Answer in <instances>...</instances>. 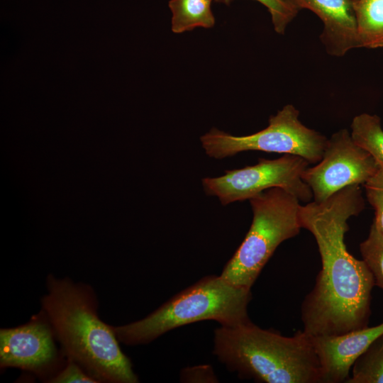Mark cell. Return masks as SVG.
Returning <instances> with one entry per match:
<instances>
[{"mask_svg":"<svg viewBox=\"0 0 383 383\" xmlns=\"http://www.w3.org/2000/svg\"><path fill=\"white\" fill-rule=\"evenodd\" d=\"M364 208L359 185L346 187L323 201L300 205L301 226L313 235L322 264L301 305L303 331L309 335H337L368 326L374 279L345 243L348 220Z\"/></svg>","mask_w":383,"mask_h":383,"instance_id":"obj_1","label":"cell"},{"mask_svg":"<svg viewBox=\"0 0 383 383\" xmlns=\"http://www.w3.org/2000/svg\"><path fill=\"white\" fill-rule=\"evenodd\" d=\"M46 284L48 293L41 299V309L66 357L77 362L98 382H138L113 326L98 315L94 289L88 284L52 274L48 275Z\"/></svg>","mask_w":383,"mask_h":383,"instance_id":"obj_2","label":"cell"},{"mask_svg":"<svg viewBox=\"0 0 383 383\" xmlns=\"http://www.w3.org/2000/svg\"><path fill=\"white\" fill-rule=\"evenodd\" d=\"M213 353L243 378L265 383H322L313 337L303 330L284 336L251 321L216 328Z\"/></svg>","mask_w":383,"mask_h":383,"instance_id":"obj_3","label":"cell"},{"mask_svg":"<svg viewBox=\"0 0 383 383\" xmlns=\"http://www.w3.org/2000/svg\"><path fill=\"white\" fill-rule=\"evenodd\" d=\"M250 289L236 287L221 276L206 277L171 298L146 317L113 326L120 343L128 345L147 344L164 333L205 320L223 326L250 322L248 305Z\"/></svg>","mask_w":383,"mask_h":383,"instance_id":"obj_4","label":"cell"},{"mask_svg":"<svg viewBox=\"0 0 383 383\" xmlns=\"http://www.w3.org/2000/svg\"><path fill=\"white\" fill-rule=\"evenodd\" d=\"M253 217L243 241L225 265L221 277L250 289L277 248L299 234V200L283 189H268L249 199Z\"/></svg>","mask_w":383,"mask_h":383,"instance_id":"obj_5","label":"cell"},{"mask_svg":"<svg viewBox=\"0 0 383 383\" xmlns=\"http://www.w3.org/2000/svg\"><path fill=\"white\" fill-rule=\"evenodd\" d=\"M299 116V111L287 104L270 116L267 127L255 133L235 136L214 128L200 141L206 154L215 159L255 150L298 155L316 164L323 157L328 139L305 126Z\"/></svg>","mask_w":383,"mask_h":383,"instance_id":"obj_6","label":"cell"},{"mask_svg":"<svg viewBox=\"0 0 383 383\" xmlns=\"http://www.w3.org/2000/svg\"><path fill=\"white\" fill-rule=\"evenodd\" d=\"M310 163L304 158L285 154L274 160L259 159L252 166L226 170L218 177H206L201 181L207 195L216 196L222 205L250 199L270 188L278 187L304 203L313 199L302 174Z\"/></svg>","mask_w":383,"mask_h":383,"instance_id":"obj_7","label":"cell"},{"mask_svg":"<svg viewBox=\"0 0 383 383\" xmlns=\"http://www.w3.org/2000/svg\"><path fill=\"white\" fill-rule=\"evenodd\" d=\"M57 342L54 329L41 309L24 324L1 328L0 368L21 369L49 382L67 360Z\"/></svg>","mask_w":383,"mask_h":383,"instance_id":"obj_8","label":"cell"},{"mask_svg":"<svg viewBox=\"0 0 383 383\" xmlns=\"http://www.w3.org/2000/svg\"><path fill=\"white\" fill-rule=\"evenodd\" d=\"M379 168L348 130L341 129L328 140L321 160L308 167L301 177L311 189L313 201L321 202L346 187L365 185Z\"/></svg>","mask_w":383,"mask_h":383,"instance_id":"obj_9","label":"cell"},{"mask_svg":"<svg viewBox=\"0 0 383 383\" xmlns=\"http://www.w3.org/2000/svg\"><path fill=\"white\" fill-rule=\"evenodd\" d=\"M383 333V323L337 335L312 336L322 383L346 382L355 360Z\"/></svg>","mask_w":383,"mask_h":383,"instance_id":"obj_10","label":"cell"},{"mask_svg":"<svg viewBox=\"0 0 383 383\" xmlns=\"http://www.w3.org/2000/svg\"><path fill=\"white\" fill-rule=\"evenodd\" d=\"M297 9L313 12L323 22L320 35L326 52L342 57L359 48L357 21L353 0H284Z\"/></svg>","mask_w":383,"mask_h":383,"instance_id":"obj_11","label":"cell"},{"mask_svg":"<svg viewBox=\"0 0 383 383\" xmlns=\"http://www.w3.org/2000/svg\"><path fill=\"white\" fill-rule=\"evenodd\" d=\"M359 48H383V0L354 1Z\"/></svg>","mask_w":383,"mask_h":383,"instance_id":"obj_12","label":"cell"},{"mask_svg":"<svg viewBox=\"0 0 383 383\" xmlns=\"http://www.w3.org/2000/svg\"><path fill=\"white\" fill-rule=\"evenodd\" d=\"M213 0H170L172 30L174 33L192 30L201 27L214 26L215 18L211 11Z\"/></svg>","mask_w":383,"mask_h":383,"instance_id":"obj_13","label":"cell"},{"mask_svg":"<svg viewBox=\"0 0 383 383\" xmlns=\"http://www.w3.org/2000/svg\"><path fill=\"white\" fill-rule=\"evenodd\" d=\"M350 128L353 140L369 152L383 170V129L380 118L363 113L353 118Z\"/></svg>","mask_w":383,"mask_h":383,"instance_id":"obj_14","label":"cell"},{"mask_svg":"<svg viewBox=\"0 0 383 383\" xmlns=\"http://www.w3.org/2000/svg\"><path fill=\"white\" fill-rule=\"evenodd\" d=\"M346 383H383V333L355 360Z\"/></svg>","mask_w":383,"mask_h":383,"instance_id":"obj_15","label":"cell"},{"mask_svg":"<svg viewBox=\"0 0 383 383\" xmlns=\"http://www.w3.org/2000/svg\"><path fill=\"white\" fill-rule=\"evenodd\" d=\"M360 250L372 274L375 285L383 290V237L373 223L367 238L360 245Z\"/></svg>","mask_w":383,"mask_h":383,"instance_id":"obj_16","label":"cell"},{"mask_svg":"<svg viewBox=\"0 0 383 383\" xmlns=\"http://www.w3.org/2000/svg\"><path fill=\"white\" fill-rule=\"evenodd\" d=\"M217 2L228 4L233 0H214ZM269 11L273 26L276 32L283 34L289 23L294 19L298 9L284 0H255Z\"/></svg>","mask_w":383,"mask_h":383,"instance_id":"obj_17","label":"cell"},{"mask_svg":"<svg viewBox=\"0 0 383 383\" xmlns=\"http://www.w3.org/2000/svg\"><path fill=\"white\" fill-rule=\"evenodd\" d=\"M364 186L367 201L374 210L372 223L383 237V170L379 167Z\"/></svg>","mask_w":383,"mask_h":383,"instance_id":"obj_18","label":"cell"},{"mask_svg":"<svg viewBox=\"0 0 383 383\" xmlns=\"http://www.w3.org/2000/svg\"><path fill=\"white\" fill-rule=\"evenodd\" d=\"M99 383L80 365L70 357H67L62 368L48 383Z\"/></svg>","mask_w":383,"mask_h":383,"instance_id":"obj_19","label":"cell"},{"mask_svg":"<svg viewBox=\"0 0 383 383\" xmlns=\"http://www.w3.org/2000/svg\"><path fill=\"white\" fill-rule=\"evenodd\" d=\"M354 1H356V0H353Z\"/></svg>","mask_w":383,"mask_h":383,"instance_id":"obj_20","label":"cell"}]
</instances>
